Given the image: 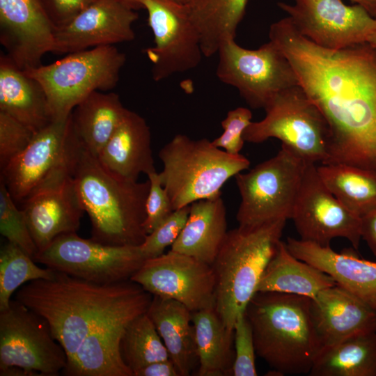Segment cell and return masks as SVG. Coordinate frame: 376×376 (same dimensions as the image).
<instances>
[{
	"mask_svg": "<svg viewBox=\"0 0 376 376\" xmlns=\"http://www.w3.org/2000/svg\"><path fill=\"white\" fill-rule=\"evenodd\" d=\"M55 270L40 267L17 245L8 242L0 251V311L9 307L11 297L20 287L37 279H49Z\"/></svg>",
	"mask_w": 376,
	"mask_h": 376,
	"instance_id": "obj_35",
	"label": "cell"
},
{
	"mask_svg": "<svg viewBox=\"0 0 376 376\" xmlns=\"http://www.w3.org/2000/svg\"><path fill=\"white\" fill-rule=\"evenodd\" d=\"M97 159L108 171L127 180H137L141 173L156 172L146 120L128 110Z\"/></svg>",
	"mask_w": 376,
	"mask_h": 376,
	"instance_id": "obj_24",
	"label": "cell"
},
{
	"mask_svg": "<svg viewBox=\"0 0 376 376\" xmlns=\"http://www.w3.org/2000/svg\"><path fill=\"white\" fill-rule=\"evenodd\" d=\"M264 109L265 118L252 121L245 130V141L260 143L270 138L278 139L305 161L325 164L329 127L299 85L278 93Z\"/></svg>",
	"mask_w": 376,
	"mask_h": 376,
	"instance_id": "obj_9",
	"label": "cell"
},
{
	"mask_svg": "<svg viewBox=\"0 0 376 376\" xmlns=\"http://www.w3.org/2000/svg\"><path fill=\"white\" fill-rule=\"evenodd\" d=\"M252 113L245 107H237L229 111L221 121L224 132L214 139L212 143L229 154L238 155L244 144L243 134L252 122Z\"/></svg>",
	"mask_w": 376,
	"mask_h": 376,
	"instance_id": "obj_40",
	"label": "cell"
},
{
	"mask_svg": "<svg viewBox=\"0 0 376 376\" xmlns=\"http://www.w3.org/2000/svg\"><path fill=\"white\" fill-rule=\"evenodd\" d=\"M190 205L174 210L153 231L148 234L139 245L146 259L159 256L171 246L187 221Z\"/></svg>",
	"mask_w": 376,
	"mask_h": 376,
	"instance_id": "obj_37",
	"label": "cell"
},
{
	"mask_svg": "<svg viewBox=\"0 0 376 376\" xmlns=\"http://www.w3.org/2000/svg\"><path fill=\"white\" fill-rule=\"evenodd\" d=\"M175 1L184 3V4H188L191 0H173Z\"/></svg>",
	"mask_w": 376,
	"mask_h": 376,
	"instance_id": "obj_48",
	"label": "cell"
},
{
	"mask_svg": "<svg viewBox=\"0 0 376 376\" xmlns=\"http://www.w3.org/2000/svg\"><path fill=\"white\" fill-rule=\"evenodd\" d=\"M158 156L163 164L160 181L174 210L221 196L224 185L250 165L241 154H229L207 139L194 140L182 134L174 136Z\"/></svg>",
	"mask_w": 376,
	"mask_h": 376,
	"instance_id": "obj_6",
	"label": "cell"
},
{
	"mask_svg": "<svg viewBox=\"0 0 376 376\" xmlns=\"http://www.w3.org/2000/svg\"><path fill=\"white\" fill-rule=\"evenodd\" d=\"M286 220H278L255 228L228 231L212 265L214 308L225 326L234 330L238 315L257 292L263 272L274 255Z\"/></svg>",
	"mask_w": 376,
	"mask_h": 376,
	"instance_id": "obj_5",
	"label": "cell"
},
{
	"mask_svg": "<svg viewBox=\"0 0 376 376\" xmlns=\"http://www.w3.org/2000/svg\"><path fill=\"white\" fill-rule=\"evenodd\" d=\"M198 359L197 375H231L234 361V330L228 329L214 307L192 313Z\"/></svg>",
	"mask_w": 376,
	"mask_h": 376,
	"instance_id": "obj_30",
	"label": "cell"
},
{
	"mask_svg": "<svg viewBox=\"0 0 376 376\" xmlns=\"http://www.w3.org/2000/svg\"><path fill=\"white\" fill-rule=\"evenodd\" d=\"M126 56L114 45L72 52L48 65L24 70L47 96L52 120L69 118L74 108L94 91L114 88Z\"/></svg>",
	"mask_w": 376,
	"mask_h": 376,
	"instance_id": "obj_7",
	"label": "cell"
},
{
	"mask_svg": "<svg viewBox=\"0 0 376 376\" xmlns=\"http://www.w3.org/2000/svg\"><path fill=\"white\" fill-rule=\"evenodd\" d=\"M221 196L190 205L187 221L171 251L212 265L228 233L226 210Z\"/></svg>",
	"mask_w": 376,
	"mask_h": 376,
	"instance_id": "obj_26",
	"label": "cell"
},
{
	"mask_svg": "<svg viewBox=\"0 0 376 376\" xmlns=\"http://www.w3.org/2000/svg\"><path fill=\"white\" fill-rule=\"evenodd\" d=\"M70 116L52 120L38 131L29 145L1 169V180L15 201H23L63 159L68 146Z\"/></svg>",
	"mask_w": 376,
	"mask_h": 376,
	"instance_id": "obj_20",
	"label": "cell"
},
{
	"mask_svg": "<svg viewBox=\"0 0 376 376\" xmlns=\"http://www.w3.org/2000/svg\"><path fill=\"white\" fill-rule=\"evenodd\" d=\"M311 311L322 350L351 336L376 331V310L336 284L311 299Z\"/></svg>",
	"mask_w": 376,
	"mask_h": 376,
	"instance_id": "obj_21",
	"label": "cell"
},
{
	"mask_svg": "<svg viewBox=\"0 0 376 376\" xmlns=\"http://www.w3.org/2000/svg\"><path fill=\"white\" fill-rule=\"evenodd\" d=\"M361 235L376 256V210L361 218Z\"/></svg>",
	"mask_w": 376,
	"mask_h": 376,
	"instance_id": "obj_44",
	"label": "cell"
},
{
	"mask_svg": "<svg viewBox=\"0 0 376 376\" xmlns=\"http://www.w3.org/2000/svg\"><path fill=\"white\" fill-rule=\"evenodd\" d=\"M310 376H376V331L351 336L324 349Z\"/></svg>",
	"mask_w": 376,
	"mask_h": 376,
	"instance_id": "obj_31",
	"label": "cell"
},
{
	"mask_svg": "<svg viewBox=\"0 0 376 376\" xmlns=\"http://www.w3.org/2000/svg\"><path fill=\"white\" fill-rule=\"evenodd\" d=\"M133 376H180V374L169 359L151 363L134 371Z\"/></svg>",
	"mask_w": 376,
	"mask_h": 376,
	"instance_id": "obj_43",
	"label": "cell"
},
{
	"mask_svg": "<svg viewBox=\"0 0 376 376\" xmlns=\"http://www.w3.org/2000/svg\"><path fill=\"white\" fill-rule=\"evenodd\" d=\"M33 260L91 282L111 284L130 280L146 259L139 245H107L72 233L58 236Z\"/></svg>",
	"mask_w": 376,
	"mask_h": 376,
	"instance_id": "obj_11",
	"label": "cell"
},
{
	"mask_svg": "<svg viewBox=\"0 0 376 376\" xmlns=\"http://www.w3.org/2000/svg\"><path fill=\"white\" fill-rule=\"evenodd\" d=\"M0 233L11 242L29 255L33 259L38 253L25 216L9 193L5 183L0 180Z\"/></svg>",
	"mask_w": 376,
	"mask_h": 376,
	"instance_id": "obj_36",
	"label": "cell"
},
{
	"mask_svg": "<svg viewBox=\"0 0 376 376\" xmlns=\"http://www.w3.org/2000/svg\"><path fill=\"white\" fill-rule=\"evenodd\" d=\"M0 111L35 132L52 121L47 99L40 83L6 54H0Z\"/></svg>",
	"mask_w": 376,
	"mask_h": 376,
	"instance_id": "obj_25",
	"label": "cell"
},
{
	"mask_svg": "<svg viewBox=\"0 0 376 376\" xmlns=\"http://www.w3.org/2000/svg\"><path fill=\"white\" fill-rule=\"evenodd\" d=\"M130 280L152 296L182 303L191 313L214 307L212 265L183 253L170 250L146 259Z\"/></svg>",
	"mask_w": 376,
	"mask_h": 376,
	"instance_id": "obj_17",
	"label": "cell"
},
{
	"mask_svg": "<svg viewBox=\"0 0 376 376\" xmlns=\"http://www.w3.org/2000/svg\"><path fill=\"white\" fill-rule=\"evenodd\" d=\"M328 274L297 258L280 241L266 266L257 292H272L304 296L310 299L321 290L336 285Z\"/></svg>",
	"mask_w": 376,
	"mask_h": 376,
	"instance_id": "obj_29",
	"label": "cell"
},
{
	"mask_svg": "<svg viewBox=\"0 0 376 376\" xmlns=\"http://www.w3.org/2000/svg\"><path fill=\"white\" fill-rule=\"evenodd\" d=\"M333 195L359 217L376 210V171L344 164L317 165Z\"/></svg>",
	"mask_w": 376,
	"mask_h": 376,
	"instance_id": "obj_33",
	"label": "cell"
},
{
	"mask_svg": "<svg viewBox=\"0 0 376 376\" xmlns=\"http://www.w3.org/2000/svg\"><path fill=\"white\" fill-rule=\"evenodd\" d=\"M217 54L218 79L235 88L253 109H265L278 93L299 85L290 63L270 40L256 49H248L229 39Z\"/></svg>",
	"mask_w": 376,
	"mask_h": 376,
	"instance_id": "obj_10",
	"label": "cell"
},
{
	"mask_svg": "<svg viewBox=\"0 0 376 376\" xmlns=\"http://www.w3.org/2000/svg\"><path fill=\"white\" fill-rule=\"evenodd\" d=\"M365 8L368 13L376 18V0H350Z\"/></svg>",
	"mask_w": 376,
	"mask_h": 376,
	"instance_id": "obj_45",
	"label": "cell"
},
{
	"mask_svg": "<svg viewBox=\"0 0 376 376\" xmlns=\"http://www.w3.org/2000/svg\"><path fill=\"white\" fill-rule=\"evenodd\" d=\"M55 29L68 24L96 0H40Z\"/></svg>",
	"mask_w": 376,
	"mask_h": 376,
	"instance_id": "obj_42",
	"label": "cell"
},
{
	"mask_svg": "<svg viewBox=\"0 0 376 376\" xmlns=\"http://www.w3.org/2000/svg\"><path fill=\"white\" fill-rule=\"evenodd\" d=\"M279 2L295 29L313 43L340 49L368 42L376 31V18L362 6L342 0H292Z\"/></svg>",
	"mask_w": 376,
	"mask_h": 376,
	"instance_id": "obj_15",
	"label": "cell"
},
{
	"mask_svg": "<svg viewBox=\"0 0 376 376\" xmlns=\"http://www.w3.org/2000/svg\"><path fill=\"white\" fill-rule=\"evenodd\" d=\"M307 162L281 144L273 157L236 175L241 196L239 226L251 228L292 219Z\"/></svg>",
	"mask_w": 376,
	"mask_h": 376,
	"instance_id": "obj_8",
	"label": "cell"
},
{
	"mask_svg": "<svg viewBox=\"0 0 376 376\" xmlns=\"http://www.w3.org/2000/svg\"><path fill=\"white\" fill-rule=\"evenodd\" d=\"M150 189L146 203V219L143 228L147 235L153 231L173 211L169 194L163 187L159 173L148 175Z\"/></svg>",
	"mask_w": 376,
	"mask_h": 376,
	"instance_id": "obj_41",
	"label": "cell"
},
{
	"mask_svg": "<svg viewBox=\"0 0 376 376\" xmlns=\"http://www.w3.org/2000/svg\"><path fill=\"white\" fill-rule=\"evenodd\" d=\"M128 110L118 94L94 91L72 110L71 128L83 146L98 157Z\"/></svg>",
	"mask_w": 376,
	"mask_h": 376,
	"instance_id": "obj_28",
	"label": "cell"
},
{
	"mask_svg": "<svg viewBox=\"0 0 376 376\" xmlns=\"http://www.w3.org/2000/svg\"><path fill=\"white\" fill-rule=\"evenodd\" d=\"M244 313L256 354L277 375L308 374L322 351L304 296L257 292Z\"/></svg>",
	"mask_w": 376,
	"mask_h": 376,
	"instance_id": "obj_4",
	"label": "cell"
},
{
	"mask_svg": "<svg viewBox=\"0 0 376 376\" xmlns=\"http://www.w3.org/2000/svg\"><path fill=\"white\" fill-rule=\"evenodd\" d=\"M286 246L297 258L329 275L342 287L376 310V262L360 258L351 249L341 253L329 246L288 237Z\"/></svg>",
	"mask_w": 376,
	"mask_h": 376,
	"instance_id": "obj_22",
	"label": "cell"
},
{
	"mask_svg": "<svg viewBox=\"0 0 376 376\" xmlns=\"http://www.w3.org/2000/svg\"><path fill=\"white\" fill-rule=\"evenodd\" d=\"M67 363L65 351L42 317L15 299L0 311V370L15 366L54 376Z\"/></svg>",
	"mask_w": 376,
	"mask_h": 376,
	"instance_id": "obj_12",
	"label": "cell"
},
{
	"mask_svg": "<svg viewBox=\"0 0 376 376\" xmlns=\"http://www.w3.org/2000/svg\"><path fill=\"white\" fill-rule=\"evenodd\" d=\"M126 6L132 10H137L143 8V0H120Z\"/></svg>",
	"mask_w": 376,
	"mask_h": 376,
	"instance_id": "obj_46",
	"label": "cell"
},
{
	"mask_svg": "<svg viewBox=\"0 0 376 376\" xmlns=\"http://www.w3.org/2000/svg\"><path fill=\"white\" fill-rule=\"evenodd\" d=\"M269 38L327 123L324 164L376 171V48L368 42L340 49L321 47L301 35L288 17L271 24Z\"/></svg>",
	"mask_w": 376,
	"mask_h": 376,
	"instance_id": "obj_1",
	"label": "cell"
},
{
	"mask_svg": "<svg viewBox=\"0 0 376 376\" xmlns=\"http://www.w3.org/2000/svg\"><path fill=\"white\" fill-rule=\"evenodd\" d=\"M72 175L91 224V239L107 245L139 246L143 228L150 181L122 178L105 169L79 141L70 125Z\"/></svg>",
	"mask_w": 376,
	"mask_h": 376,
	"instance_id": "obj_3",
	"label": "cell"
},
{
	"mask_svg": "<svg viewBox=\"0 0 376 376\" xmlns=\"http://www.w3.org/2000/svg\"><path fill=\"white\" fill-rule=\"evenodd\" d=\"M22 203V210L38 253L47 248L58 236L77 233L85 211L72 173L70 135L63 159Z\"/></svg>",
	"mask_w": 376,
	"mask_h": 376,
	"instance_id": "obj_14",
	"label": "cell"
},
{
	"mask_svg": "<svg viewBox=\"0 0 376 376\" xmlns=\"http://www.w3.org/2000/svg\"><path fill=\"white\" fill-rule=\"evenodd\" d=\"M247 0H191L187 4L201 40L204 56L217 54L221 44L235 39Z\"/></svg>",
	"mask_w": 376,
	"mask_h": 376,
	"instance_id": "obj_32",
	"label": "cell"
},
{
	"mask_svg": "<svg viewBox=\"0 0 376 376\" xmlns=\"http://www.w3.org/2000/svg\"><path fill=\"white\" fill-rule=\"evenodd\" d=\"M368 43H369L372 47L376 48V31L370 36Z\"/></svg>",
	"mask_w": 376,
	"mask_h": 376,
	"instance_id": "obj_47",
	"label": "cell"
},
{
	"mask_svg": "<svg viewBox=\"0 0 376 376\" xmlns=\"http://www.w3.org/2000/svg\"><path fill=\"white\" fill-rule=\"evenodd\" d=\"M124 362L133 373L151 363L169 359V352L153 322L143 313L127 326L120 342Z\"/></svg>",
	"mask_w": 376,
	"mask_h": 376,
	"instance_id": "obj_34",
	"label": "cell"
},
{
	"mask_svg": "<svg viewBox=\"0 0 376 376\" xmlns=\"http://www.w3.org/2000/svg\"><path fill=\"white\" fill-rule=\"evenodd\" d=\"M316 164L307 162L292 219L300 240L329 246L336 237L358 249L361 217L343 205L322 182Z\"/></svg>",
	"mask_w": 376,
	"mask_h": 376,
	"instance_id": "obj_16",
	"label": "cell"
},
{
	"mask_svg": "<svg viewBox=\"0 0 376 376\" xmlns=\"http://www.w3.org/2000/svg\"><path fill=\"white\" fill-rule=\"evenodd\" d=\"M136 10L120 0H96L65 26L55 29L52 53L68 54L134 40Z\"/></svg>",
	"mask_w": 376,
	"mask_h": 376,
	"instance_id": "obj_18",
	"label": "cell"
},
{
	"mask_svg": "<svg viewBox=\"0 0 376 376\" xmlns=\"http://www.w3.org/2000/svg\"><path fill=\"white\" fill-rule=\"evenodd\" d=\"M143 313L130 312L97 327L68 360L62 373L68 376H132L122 357L120 342L128 324Z\"/></svg>",
	"mask_w": 376,
	"mask_h": 376,
	"instance_id": "obj_23",
	"label": "cell"
},
{
	"mask_svg": "<svg viewBox=\"0 0 376 376\" xmlns=\"http://www.w3.org/2000/svg\"><path fill=\"white\" fill-rule=\"evenodd\" d=\"M155 45L144 49L152 77L161 81L196 68L203 56L200 33L187 4L173 0H143Z\"/></svg>",
	"mask_w": 376,
	"mask_h": 376,
	"instance_id": "obj_13",
	"label": "cell"
},
{
	"mask_svg": "<svg viewBox=\"0 0 376 376\" xmlns=\"http://www.w3.org/2000/svg\"><path fill=\"white\" fill-rule=\"evenodd\" d=\"M146 314L153 322L180 376L198 365L192 313L182 303L152 296Z\"/></svg>",
	"mask_w": 376,
	"mask_h": 376,
	"instance_id": "obj_27",
	"label": "cell"
},
{
	"mask_svg": "<svg viewBox=\"0 0 376 376\" xmlns=\"http://www.w3.org/2000/svg\"><path fill=\"white\" fill-rule=\"evenodd\" d=\"M54 31L40 0H0V43L22 70L42 65Z\"/></svg>",
	"mask_w": 376,
	"mask_h": 376,
	"instance_id": "obj_19",
	"label": "cell"
},
{
	"mask_svg": "<svg viewBox=\"0 0 376 376\" xmlns=\"http://www.w3.org/2000/svg\"><path fill=\"white\" fill-rule=\"evenodd\" d=\"M234 361L233 376H256V348L252 328L244 312L234 324Z\"/></svg>",
	"mask_w": 376,
	"mask_h": 376,
	"instance_id": "obj_38",
	"label": "cell"
},
{
	"mask_svg": "<svg viewBox=\"0 0 376 376\" xmlns=\"http://www.w3.org/2000/svg\"><path fill=\"white\" fill-rule=\"evenodd\" d=\"M20 287L15 299L42 317L70 359L97 327L123 315L146 312L152 295L127 280L99 284L55 270Z\"/></svg>",
	"mask_w": 376,
	"mask_h": 376,
	"instance_id": "obj_2",
	"label": "cell"
},
{
	"mask_svg": "<svg viewBox=\"0 0 376 376\" xmlns=\"http://www.w3.org/2000/svg\"><path fill=\"white\" fill-rule=\"evenodd\" d=\"M36 133L24 123L0 111L1 169L29 145Z\"/></svg>",
	"mask_w": 376,
	"mask_h": 376,
	"instance_id": "obj_39",
	"label": "cell"
}]
</instances>
